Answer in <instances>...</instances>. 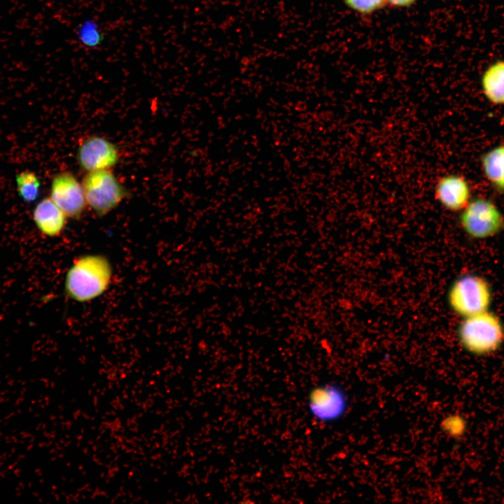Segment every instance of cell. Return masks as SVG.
I'll return each mask as SVG.
<instances>
[{
  "mask_svg": "<svg viewBox=\"0 0 504 504\" xmlns=\"http://www.w3.org/2000/svg\"><path fill=\"white\" fill-rule=\"evenodd\" d=\"M50 197L70 218H79L88 205L82 183L69 172H62L54 176Z\"/></svg>",
  "mask_w": 504,
  "mask_h": 504,
  "instance_id": "8992f818",
  "label": "cell"
},
{
  "mask_svg": "<svg viewBox=\"0 0 504 504\" xmlns=\"http://www.w3.org/2000/svg\"><path fill=\"white\" fill-rule=\"evenodd\" d=\"M458 336L468 352L486 355L496 351L504 342V326L498 316L487 310L463 318Z\"/></svg>",
  "mask_w": 504,
  "mask_h": 504,
  "instance_id": "7a4b0ae2",
  "label": "cell"
},
{
  "mask_svg": "<svg viewBox=\"0 0 504 504\" xmlns=\"http://www.w3.org/2000/svg\"><path fill=\"white\" fill-rule=\"evenodd\" d=\"M82 186L87 204L99 217L106 215L128 195L125 186L111 169L88 172Z\"/></svg>",
  "mask_w": 504,
  "mask_h": 504,
  "instance_id": "277c9868",
  "label": "cell"
},
{
  "mask_svg": "<svg viewBox=\"0 0 504 504\" xmlns=\"http://www.w3.org/2000/svg\"><path fill=\"white\" fill-rule=\"evenodd\" d=\"M434 195L444 208L451 211H461L470 201V186L458 174L442 176L435 185Z\"/></svg>",
  "mask_w": 504,
  "mask_h": 504,
  "instance_id": "9c48e42d",
  "label": "cell"
},
{
  "mask_svg": "<svg viewBox=\"0 0 504 504\" xmlns=\"http://www.w3.org/2000/svg\"><path fill=\"white\" fill-rule=\"evenodd\" d=\"M460 223L470 237L486 239L504 227V216L491 201L484 198L470 200L461 211Z\"/></svg>",
  "mask_w": 504,
  "mask_h": 504,
  "instance_id": "5b68a950",
  "label": "cell"
},
{
  "mask_svg": "<svg viewBox=\"0 0 504 504\" xmlns=\"http://www.w3.org/2000/svg\"><path fill=\"white\" fill-rule=\"evenodd\" d=\"M482 169L487 180L504 192V145L493 148L481 159Z\"/></svg>",
  "mask_w": 504,
  "mask_h": 504,
  "instance_id": "7c38bea8",
  "label": "cell"
},
{
  "mask_svg": "<svg viewBox=\"0 0 504 504\" xmlns=\"http://www.w3.org/2000/svg\"><path fill=\"white\" fill-rule=\"evenodd\" d=\"M418 0H386L387 5L394 8H407L414 4Z\"/></svg>",
  "mask_w": 504,
  "mask_h": 504,
  "instance_id": "2e32d148",
  "label": "cell"
},
{
  "mask_svg": "<svg viewBox=\"0 0 504 504\" xmlns=\"http://www.w3.org/2000/svg\"><path fill=\"white\" fill-rule=\"evenodd\" d=\"M78 38L85 46L95 47L101 43L103 38L96 23L89 20L80 27Z\"/></svg>",
  "mask_w": 504,
  "mask_h": 504,
  "instance_id": "9a60e30c",
  "label": "cell"
},
{
  "mask_svg": "<svg viewBox=\"0 0 504 504\" xmlns=\"http://www.w3.org/2000/svg\"><path fill=\"white\" fill-rule=\"evenodd\" d=\"M15 181L18 195L24 202L31 203L37 199L41 182L34 172L22 171L16 175Z\"/></svg>",
  "mask_w": 504,
  "mask_h": 504,
  "instance_id": "4fadbf2b",
  "label": "cell"
},
{
  "mask_svg": "<svg viewBox=\"0 0 504 504\" xmlns=\"http://www.w3.org/2000/svg\"><path fill=\"white\" fill-rule=\"evenodd\" d=\"M345 6L360 15H371L387 5L386 0H342Z\"/></svg>",
  "mask_w": 504,
  "mask_h": 504,
  "instance_id": "5bb4252c",
  "label": "cell"
},
{
  "mask_svg": "<svg viewBox=\"0 0 504 504\" xmlns=\"http://www.w3.org/2000/svg\"><path fill=\"white\" fill-rule=\"evenodd\" d=\"M77 160L80 167L92 172L110 169L119 160V151L115 144L99 136H90L80 144Z\"/></svg>",
  "mask_w": 504,
  "mask_h": 504,
  "instance_id": "ba28073f",
  "label": "cell"
},
{
  "mask_svg": "<svg viewBox=\"0 0 504 504\" xmlns=\"http://www.w3.org/2000/svg\"><path fill=\"white\" fill-rule=\"evenodd\" d=\"M492 292L489 282L477 274H465L456 279L448 292V302L453 311L468 317L489 310Z\"/></svg>",
  "mask_w": 504,
  "mask_h": 504,
  "instance_id": "3957f363",
  "label": "cell"
},
{
  "mask_svg": "<svg viewBox=\"0 0 504 504\" xmlns=\"http://www.w3.org/2000/svg\"><path fill=\"white\" fill-rule=\"evenodd\" d=\"M66 216L50 197L42 199L33 211L34 222L41 234L49 237L61 234L66 225Z\"/></svg>",
  "mask_w": 504,
  "mask_h": 504,
  "instance_id": "30bf717a",
  "label": "cell"
},
{
  "mask_svg": "<svg viewBox=\"0 0 504 504\" xmlns=\"http://www.w3.org/2000/svg\"><path fill=\"white\" fill-rule=\"evenodd\" d=\"M482 88L491 103L504 104V62H496L489 66L482 77Z\"/></svg>",
  "mask_w": 504,
  "mask_h": 504,
  "instance_id": "8fae6325",
  "label": "cell"
},
{
  "mask_svg": "<svg viewBox=\"0 0 504 504\" xmlns=\"http://www.w3.org/2000/svg\"><path fill=\"white\" fill-rule=\"evenodd\" d=\"M112 276V266L106 257L100 254L80 255L74 259L66 273L65 293L78 302L91 301L106 291Z\"/></svg>",
  "mask_w": 504,
  "mask_h": 504,
  "instance_id": "6da1fadb",
  "label": "cell"
},
{
  "mask_svg": "<svg viewBox=\"0 0 504 504\" xmlns=\"http://www.w3.org/2000/svg\"><path fill=\"white\" fill-rule=\"evenodd\" d=\"M307 409L316 420L330 422L338 419L346 410V398L343 391L331 384L313 388L307 397Z\"/></svg>",
  "mask_w": 504,
  "mask_h": 504,
  "instance_id": "52a82bcc",
  "label": "cell"
}]
</instances>
